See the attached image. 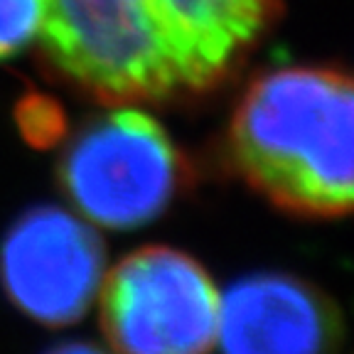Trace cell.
Listing matches in <instances>:
<instances>
[{
	"instance_id": "9c48e42d",
	"label": "cell",
	"mask_w": 354,
	"mask_h": 354,
	"mask_svg": "<svg viewBox=\"0 0 354 354\" xmlns=\"http://www.w3.org/2000/svg\"><path fill=\"white\" fill-rule=\"evenodd\" d=\"M47 354H109L104 349L94 347V344H86V342H66L59 344V347L50 349Z\"/></svg>"
},
{
	"instance_id": "8992f818",
	"label": "cell",
	"mask_w": 354,
	"mask_h": 354,
	"mask_svg": "<svg viewBox=\"0 0 354 354\" xmlns=\"http://www.w3.org/2000/svg\"><path fill=\"white\" fill-rule=\"evenodd\" d=\"M224 354H335L342 320L325 293L283 273L236 281L219 300Z\"/></svg>"
},
{
	"instance_id": "3957f363",
	"label": "cell",
	"mask_w": 354,
	"mask_h": 354,
	"mask_svg": "<svg viewBox=\"0 0 354 354\" xmlns=\"http://www.w3.org/2000/svg\"><path fill=\"white\" fill-rule=\"evenodd\" d=\"M59 180L91 221L136 229L160 216L175 199L185 160L150 113L121 104L82 128L64 153Z\"/></svg>"
},
{
	"instance_id": "ba28073f",
	"label": "cell",
	"mask_w": 354,
	"mask_h": 354,
	"mask_svg": "<svg viewBox=\"0 0 354 354\" xmlns=\"http://www.w3.org/2000/svg\"><path fill=\"white\" fill-rule=\"evenodd\" d=\"M44 0H0V59L28 47L39 35Z\"/></svg>"
},
{
	"instance_id": "7a4b0ae2",
	"label": "cell",
	"mask_w": 354,
	"mask_h": 354,
	"mask_svg": "<svg viewBox=\"0 0 354 354\" xmlns=\"http://www.w3.org/2000/svg\"><path fill=\"white\" fill-rule=\"evenodd\" d=\"M352 82L335 66H288L249 84L229 126L234 170L295 216L352 209Z\"/></svg>"
},
{
	"instance_id": "52a82bcc",
	"label": "cell",
	"mask_w": 354,
	"mask_h": 354,
	"mask_svg": "<svg viewBox=\"0 0 354 354\" xmlns=\"http://www.w3.org/2000/svg\"><path fill=\"white\" fill-rule=\"evenodd\" d=\"M15 121L22 138L35 148H52L57 140L64 138L66 116L64 109L52 96L28 94L22 96L15 109Z\"/></svg>"
},
{
	"instance_id": "5b68a950",
	"label": "cell",
	"mask_w": 354,
	"mask_h": 354,
	"mask_svg": "<svg viewBox=\"0 0 354 354\" xmlns=\"http://www.w3.org/2000/svg\"><path fill=\"white\" fill-rule=\"evenodd\" d=\"M104 263L99 234L59 207L22 214L0 249L6 293L44 325H69L91 308L104 283Z\"/></svg>"
},
{
	"instance_id": "6da1fadb",
	"label": "cell",
	"mask_w": 354,
	"mask_h": 354,
	"mask_svg": "<svg viewBox=\"0 0 354 354\" xmlns=\"http://www.w3.org/2000/svg\"><path fill=\"white\" fill-rule=\"evenodd\" d=\"M278 12L281 0H44L39 39L84 94L153 104L219 86Z\"/></svg>"
},
{
	"instance_id": "277c9868",
	"label": "cell",
	"mask_w": 354,
	"mask_h": 354,
	"mask_svg": "<svg viewBox=\"0 0 354 354\" xmlns=\"http://www.w3.org/2000/svg\"><path fill=\"white\" fill-rule=\"evenodd\" d=\"M101 288V327L118 354H209L214 347L221 295L185 251H133Z\"/></svg>"
}]
</instances>
